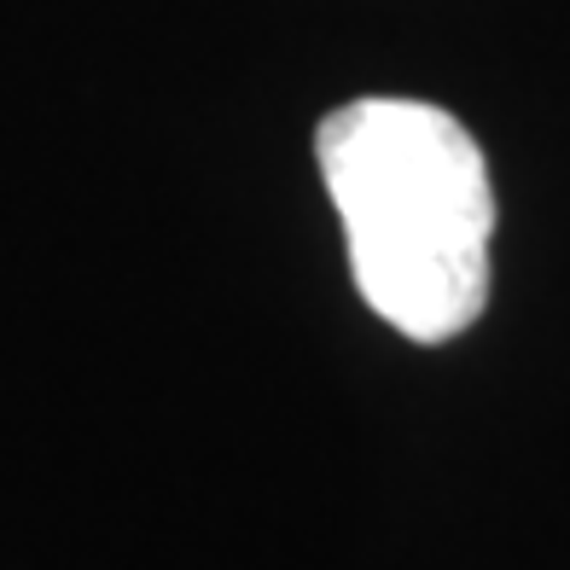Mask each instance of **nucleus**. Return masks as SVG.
<instances>
[{
    "label": "nucleus",
    "mask_w": 570,
    "mask_h": 570,
    "mask_svg": "<svg viewBox=\"0 0 570 570\" xmlns=\"http://www.w3.org/2000/svg\"><path fill=\"white\" fill-rule=\"evenodd\" d=\"M355 285L413 344L460 338L489 303L495 187L465 122L420 99H355L315 128Z\"/></svg>",
    "instance_id": "1"
}]
</instances>
